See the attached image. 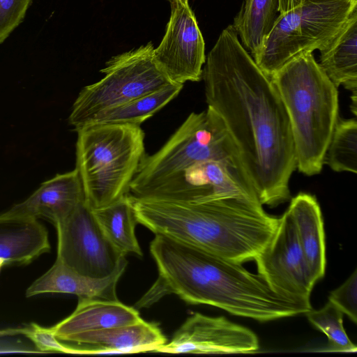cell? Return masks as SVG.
<instances>
[{
	"label": "cell",
	"mask_w": 357,
	"mask_h": 357,
	"mask_svg": "<svg viewBox=\"0 0 357 357\" xmlns=\"http://www.w3.org/2000/svg\"><path fill=\"white\" fill-rule=\"evenodd\" d=\"M153 52L149 42L107 61L100 70L103 77L84 86L73 104L68 122L74 130L104 110L172 84L155 62Z\"/></svg>",
	"instance_id": "obj_8"
},
{
	"label": "cell",
	"mask_w": 357,
	"mask_h": 357,
	"mask_svg": "<svg viewBox=\"0 0 357 357\" xmlns=\"http://www.w3.org/2000/svg\"><path fill=\"white\" fill-rule=\"evenodd\" d=\"M351 111L353 113L356 115V103H357V91L352 92L351 96Z\"/></svg>",
	"instance_id": "obj_30"
},
{
	"label": "cell",
	"mask_w": 357,
	"mask_h": 357,
	"mask_svg": "<svg viewBox=\"0 0 357 357\" xmlns=\"http://www.w3.org/2000/svg\"><path fill=\"white\" fill-rule=\"evenodd\" d=\"M63 341L73 343L77 354H100L155 351L167 339L156 324L142 319L70 335Z\"/></svg>",
	"instance_id": "obj_15"
},
{
	"label": "cell",
	"mask_w": 357,
	"mask_h": 357,
	"mask_svg": "<svg viewBox=\"0 0 357 357\" xmlns=\"http://www.w3.org/2000/svg\"><path fill=\"white\" fill-rule=\"evenodd\" d=\"M85 201L77 170L58 174L42 183L28 198L2 214L6 216L45 218L54 225L65 220Z\"/></svg>",
	"instance_id": "obj_14"
},
{
	"label": "cell",
	"mask_w": 357,
	"mask_h": 357,
	"mask_svg": "<svg viewBox=\"0 0 357 357\" xmlns=\"http://www.w3.org/2000/svg\"><path fill=\"white\" fill-rule=\"evenodd\" d=\"M296 231L300 245L315 282L326 268V245L321 211L316 197L300 192L291 199L287 208Z\"/></svg>",
	"instance_id": "obj_18"
},
{
	"label": "cell",
	"mask_w": 357,
	"mask_h": 357,
	"mask_svg": "<svg viewBox=\"0 0 357 357\" xmlns=\"http://www.w3.org/2000/svg\"><path fill=\"white\" fill-rule=\"evenodd\" d=\"M127 261L104 278H91L70 268L59 259L26 289V296L45 293L75 294L78 298L117 300L116 284L124 273Z\"/></svg>",
	"instance_id": "obj_16"
},
{
	"label": "cell",
	"mask_w": 357,
	"mask_h": 357,
	"mask_svg": "<svg viewBox=\"0 0 357 357\" xmlns=\"http://www.w3.org/2000/svg\"><path fill=\"white\" fill-rule=\"evenodd\" d=\"M137 222L228 260H254L275 233L280 218L263 205L229 197L194 203L129 194Z\"/></svg>",
	"instance_id": "obj_3"
},
{
	"label": "cell",
	"mask_w": 357,
	"mask_h": 357,
	"mask_svg": "<svg viewBox=\"0 0 357 357\" xmlns=\"http://www.w3.org/2000/svg\"><path fill=\"white\" fill-rule=\"evenodd\" d=\"M208 160H227L241 165L223 120L209 107L201 112L190 113L158 151L145 155L129 194L135 196L168 176Z\"/></svg>",
	"instance_id": "obj_6"
},
{
	"label": "cell",
	"mask_w": 357,
	"mask_h": 357,
	"mask_svg": "<svg viewBox=\"0 0 357 357\" xmlns=\"http://www.w3.org/2000/svg\"><path fill=\"white\" fill-rule=\"evenodd\" d=\"M259 348L257 335L225 317L190 316L171 341L154 352L167 354H250Z\"/></svg>",
	"instance_id": "obj_13"
},
{
	"label": "cell",
	"mask_w": 357,
	"mask_h": 357,
	"mask_svg": "<svg viewBox=\"0 0 357 357\" xmlns=\"http://www.w3.org/2000/svg\"><path fill=\"white\" fill-rule=\"evenodd\" d=\"M133 197L194 203L235 197L261 203L241 165L227 160L196 163Z\"/></svg>",
	"instance_id": "obj_9"
},
{
	"label": "cell",
	"mask_w": 357,
	"mask_h": 357,
	"mask_svg": "<svg viewBox=\"0 0 357 357\" xmlns=\"http://www.w3.org/2000/svg\"><path fill=\"white\" fill-rule=\"evenodd\" d=\"M55 227L56 258L79 273L104 278L127 261L104 235L85 201Z\"/></svg>",
	"instance_id": "obj_10"
},
{
	"label": "cell",
	"mask_w": 357,
	"mask_h": 357,
	"mask_svg": "<svg viewBox=\"0 0 357 357\" xmlns=\"http://www.w3.org/2000/svg\"><path fill=\"white\" fill-rule=\"evenodd\" d=\"M305 0H279L280 13L288 12L301 4Z\"/></svg>",
	"instance_id": "obj_29"
},
{
	"label": "cell",
	"mask_w": 357,
	"mask_h": 357,
	"mask_svg": "<svg viewBox=\"0 0 357 357\" xmlns=\"http://www.w3.org/2000/svg\"><path fill=\"white\" fill-rule=\"evenodd\" d=\"M202 79L208 107L223 120L261 204L275 207L289 201L296 169L289 116L271 78L240 43L232 24L208 54Z\"/></svg>",
	"instance_id": "obj_1"
},
{
	"label": "cell",
	"mask_w": 357,
	"mask_h": 357,
	"mask_svg": "<svg viewBox=\"0 0 357 357\" xmlns=\"http://www.w3.org/2000/svg\"><path fill=\"white\" fill-rule=\"evenodd\" d=\"M170 3V5L174 4L179 1H188V0H168Z\"/></svg>",
	"instance_id": "obj_32"
},
{
	"label": "cell",
	"mask_w": 357,
	"mask_h": 357,
	"mask_svg": "<svg viewBox=\"0 0 357 357\" xmlns=\"http://www.w3.org/2000/svg\"><path fill=\"white\" fill-rule=\"evenodd\" d=\"M254 261L258 274L273 291L297 301L310 303L316 282L287 209L280 218L273 236Z\"/></svg>",
	"instance_id": "obj_11"
},
{
	"label": "cell",
	"mask_w": 357,
	"mask_h": 357,
	"mask_svg": "<svg viewBox=\"0 0 357 357\" xmlns=\"http://www.w3.org/2000/svg\"><path fill=\"white\" fill-rule=\"evenodd\" d=\"M306 314L308 321L322 331L328 338L330 351L356 352L354 344L348 337L343 326V312L328 302L318 310H311Z\"/></svg>",
	"instance_id": "obj_25"
},
{
	"label": "cell",
	"mask_w": 357,
	"mask_h": 357,
	"mask_svg": "<svg viewBox=\"0 0 357 357\" xmlns=\"http://www.w3.org/2000/svg\"><path fill=\"white\" fill-rule=\"evenodd\" d=\"M324 164L337 172H357V121L337 119Z\"/></svg>",
	"instance_id": "obj_24"
},
{
	"label": "cell",
	"mask_w": 357,
	"mask_h": 357,
	"mask_svg": "<svg viewBox=\"0 0 357 357\" xmlns=\"http://www.w3.org/2000/svg\"><path fill=\"white\" fill-rule=\"evenodd\" d=\"M6 265V260L3 258L0 257V271H1V268Z\"/></svg>",
	"instance_id": "obj_31"
},
{
	"label": "cell",
	"mask_w": 357,
	"mask_h": 357,
	"mask_svg": "<svg viewBox=\"0 0 357 357\" xmlns=\"http://www.w3.org/2000/svg\"><path fill=\"white\" fill-rule=\"evenodd\" d=\"M32 0H0V44L23 21Z\"/></svg>",
	"instance_id": "obj_27"
},
{
	"label": "cell",
	"mask_w": 357,
	"mask_h": 357,
	"mask_svg": "<svg viewBox=\"0 0 357 357\" xmlns=\"http://www.w3.org/2000/svg\"><path fill=\"white\" fill-rule=\"evenodd\" d=\"M271 78L289 116L296 168L307 176L319 174L338 119L337 88L312 52L294 58Z\"/></svg>",
	"instance_id": "obj_4"
},
{
	"label": "cell",
	"mask_w": 357,
	"mask_h": 357,
	"mask_svg": "<svg viewBox=\"0 0 357 357\" xmlns=\"http://www.w3.org/2000/svg\"><path fill=\"white\" fill-rule=\"evenodd\" d=\"M183 87V84H167L151 93L104 110L96 114L87 124L140 126L175 98Z\"/></svg>",
	"instance_id": "obj_23"
},
{
	"label": "cell",
	"mask_w": 357,
	"mask_h": 357,
	"mask_svg": "<svg viewBox=\"0 0 357 357\" xmlns=\"http://www.w3.org/2000/svg\"><path fill=\"white\" fill-rule=\"evenodd\" d=\"M150 252L158 277L138 301L147 307L168 294L185 302L209 305L231 314L264 322L305 314L310 303L273 291L259 274L241 263L220 257L163 234H155Z\"/></svg>",
	"instance_id": "obj_2"
},
{
	"label": "cell",
	"mask_w": 357,
	"mask_h": 357,
	"mask_svg": "<svg viewBox=\"0 0 357 357\" xmlns=\"http://www.w3.org/2000/svg\"><path fill=\"white\" fill-rule=\"evenodd\" d=\"M50 248L47 231L37 218L0 214V257L6 265L27 264Z\"/></svg>",
	"instance_id": "obj_19"
},
{
	"label": "cell",
	"mask_w": 357,
	"mask_h": 357,
	"mask_svg": "<svg viewBox=\"0 0 357 357\" xmlns=\"http://www.w3.org/2000/svg\"><path fill=\"white\" fill-rule=\"evenodd\" d=\"M329 301L338 307L354 323L357 321V271L338 288L330 292Z\"/></svg>",
	"instance_id": "obj_28"
},
{
	"label": "cell",
	"mask_w": 357,
	"mask_h": 357,
	"mask_svg": "<svg viewBox=\"0 0 357 357\" xmlns=\"http://www.w3.org/2000/svg\"><path fill=\"white\" fill-rule=\"evenodd\" d=\"M33 342L40 352H60L77 354V348L63 343L50 328H44L36 323L29 327L18 330Z\"/></svg>",
	"instance_id": "obj_26"
},
{
	"label": "cell",
	"mask_w": 357,
	"mask_h": 357,
	"mask_svg": "<svg viewBox=\"0 0 357 357\" xmlns=\"http://www.w3.org/2000/svg\"><path fill=\"white\" fill-rule=\"evenodd\" d=\"M142 319L133 307L117 300L79 298L76 309L68 317L50 327L63 341L70 335L107 328L128 325Z\"/></svg>",
	"instance_id": "obj_17"
},
{
	"label": "cell",
	"mask_w": 357,
	"mask_h": 357,
	"mask_svg": "<svg viewBox=\"0 0 357 357\" xmlns=\"http://www.w3.org/2000/svg\"><path fill=\"white\" fill-rule=\"evenodd\" d=\"M355 9L357 0H305L280 14L261 47L252 57L271 77L298 55L326 46Z\"/></svg>",
	"instance_id": "obj_7"
},
{
	"label": "cell",
	"mask_w": 357,
	"mask_h": 357,
	"mask_svg": "<svg viewBox=\"0 0 357 357\" xmlns=\"http://www.w3.org/2000/svg\"><path fill=\"white\" fill-rule=\"evenodd\" d=\"M280 14L279 0L243 1L232 26L252 56L261 47Z\"/></svg>",
	"instance_id": "obj_22"
},
{
	"label": "cell",
	"mask_w": 357,
	"mask_h": 357,
	"mask_svg": "<svg viewBox=\"0 0 357 357\" xmlns=\"http://www.w3.org/2000/svg\"><path fill=\"white\" fill-rule=\"evenodd\" d=\"M92 212L104 235L119 252L125 256L143 255L135 232L138 222L129 194Z\"/></svg>",
	"instance_id": "obj_21"
},
{
	"label": "cell",
	"mask_w": 357,
	"mask_h": 357,
	"mask_svg": "<svg viewBox=\"0 0 357 357\" xmlns=\"http://www.w3.org/2000/svg\"><path fill=\"white\" fill-rule=\"evenodd\" d=\"M320 51L319 65L337 88L357 91V9L344 26Z\"/></svg>",
	"instance_id": "obj_20"
},
{
	"label": "cell",
	"mask_w": 357,
	"mask_h": 357,
	"mask_svg": "<svg viewBox=\"0 0 357 357\" xmlns=\"http://www.w3.org/2000/svg\"><path fill=\"white\" fill-rule=\"evenodd\" d=\"M75 131V169L89 207L102 208L129 194L146 154L140 126L89 123Z\"/></svg>",
	"instance_id": "obj_5"
},
{
	"label": "cell",
	"mask_w": 357,
	"mask_h": 357,
	"mask_svg": "<svg viewBox=\"0 0 357 357\" xmlns=\"http://www.w3.org/2000/svg\"><path fill=\"white\" fill-rule=\"evenodd\" d=\"M159 68L174 84L202 79L205 44L188 1L171 5V15L159 46L154 48Z\"/></svg>",
	"instance_id": "obj_12"
}]
</instances>
